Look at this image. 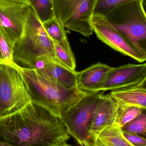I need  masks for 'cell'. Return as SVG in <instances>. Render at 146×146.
I'll list each match as a JSON object with an SVG mask.
<instances>
[{
	"label": "cell",
	"mask_w": 146,
	"mask_h": 146,
	"mask_svg": "<svg viewBox=\"0 0 146 146\" xmlns=\"http://www.w3.org/2000/svg\"><path fill=\"white\" fill-rule=\"evenodd\" d=\"M104 92H89L60 117L68 134L76 140L78 145H84L88 142V128Z\"/></svg>",
	"instance_id": "cell-5"
},
{
	"label": "cell",
	"mask_w": 146,
	"mask_h": 146,
	"mask_svg": "<svg viewBox=\"0 0 146 146\" xmlns=\"http://www.w3.org/2000/svg\"><path fill=\"white\" fill-rule=\"evenodd\" d=\"M44 59L59 63L56 57L54 42L45 32L42 22L33 9L29 6L25 10L22 35L14 47L13 59L26 67L33 68L37 62Z\"/></svg>",
	"instance_id": "cell-3"
},
{
	"label": "cell",
	"mask_w": 146,
	"mask_h": 146,
	"mask_svg": "<svg viewBox=\"0 0 146 146\" xmlns=\"http://www.w3.org/2000/svg\"><path fill=\"white\" fill-rule=\"evenodd\" d=\"M123 133L146 135V110L121 128Z\"/></svg>",
	"instance_id": "cell-21"
},
{
	"label": "cell",
	"mask_w": 146,
	"mask_h": 146,
	"mask_svg": "<svg viewBox=\"0 0 146 146\" xmlns=\"http://www.w3.org/2000/svg\"><path fill=\"white\" fill-rule=\"evenodd\" d=\"M0 146H16L12 144H9L0 139Z\"/></svg>",
	"instance_id": "cell-26"
},
{
	"label": "cell",
	"mask_w": 146,
	"mask_h": 146,
	"mask_svg": "<svg viewBox=\"0 0 146 146\" xmlns=\"http://www.w3.org/2000/svg\"><path fill=\"white\" fill-rule=\"evenodd\" d=\"M135 0H98L95 7V13L104 14L117 7Z\"/></svg>",
	"instance_id": "cell-22"
},
{
	"label": "cell",
	"mask_w": 146,
	"mask_h": 146,
	"mask_svg": "<svg viewBox=\"0 0 146 146\" xmlns=\"http://www.w3.org/2000/svg\"><path fill=\"white\" fill-rule=\"evenodd\" d=\"M125 138L135 146H146V138L138 135L123 133Z\"/></svg>",
	"instance_id": "cell-23"
},
{
	"label": "cell",
	"mask_w": 146,
	"mask_h": 146,
	"mask_svg": "<svg viewBox=\"0 0 146 146\" xmlns=\"http://www.w3.org/2000/svg\"><path fill=\"white\" fill-rule=\"evenodd\" d=\"M96 142H98L100 145L101 146H110L108 145H106V144H103V143H101V142H99L98 141H97Z\"/></svg>",
	"instance_id": "cell-28"
},
{
	"label": "cell",
	"mask_w": 146,
	"mask_h": 146,
	"mask_svg": "<svg viewBox=\"0 0 146 146\" xmlns=\"http://www.w3.org/2000/svg\"><path fill=\"white\" fill-rule=\"evenodd\" d=\"M110 94L119 104L135 106L146 110V88L134 86L112 90Z\"/></svg>",
	"instance_id": "cell-14"
},
{
	"label": "cell",
	"mask_w": 146,
	"mask_h": 146,
	"mask_svg": "<svg viewBox=\"0 0 146 146\" xmlns=\"http://www.w3.org/2000/svg\"><path fill=\"white\" fill-rule=\"evenodd\" d=\"M19 71L32 103L40 106L60 117L68 108L89 92L67 88L40 75L34 68L21 66Z\"/></svg>",
	"instance_id": "cell-2"
},
{
	"label": "cell",
	"mask_w": 146,
	"mask_h": 146,
	"mask_svg": "<svg viewBox=\"0 0 146 146\" xmlns=\"http://www.w3.org/2000/svg\"><path fill=\"white\" fill-rule=\"evenodd\" d=\"M0 139L16 146H62L70 136L60 117L31 102L0 117Z\"/></svg>",
	"instance_id": "cell-1"
},
{
	"label": "cell",
	"mask_w": 146,
	"mask_h": 146,
	"mask_svg": "<svg viewBox=\"0 0 146 146\" xmlns=\"http://www.w3.org/2000/svg\"><path fill=\"white\" fill-rule=\"evenodd\" d=\"M98 0H54V15L68 30L87 37L94 32L92 19Z\"/></svg>",
	"instance_id": "cell-6"
},
{
	"label": "cell",
	"mask_w": 146,
	"mask_h": 146,
	"mask_svg": "<svg viewBox=\"0 0 146 146\" xmlns=\"http://www.w3.org/2000/svg\"><path fill=\"white\" fill-rule=\"evenodd\" d=\"M142 1L143 6H145L146 9V0H142Z\"/></svg>",
	"instance_id": "cell-29"
},
{
	"label": "cell",
	"mask_w": 146,
	"mask_h": 146,
	"mask_svg": "<svg viewBox=\"0 0 146 146\" xmlns=\"http://www.w3.org/2000/svg\"><path fill=\"white\" fill-rule=\"evenodd\" d=\"M146 77V62L113 68L107 73L99 92L138 86Z\"/></svg>",
	"instance_id": "cell-9"
},
{
	"label": "cell",
	"mask_w": 146,
	"mask_h": 146,
	"mask_svg": "<svg viewBox=\"0 0 146 146\" xmlns=\"http://www.w3.org/2000/svg\"><path fill=\"white\" fill-rule=\"evenodd\" d=\"M53 42L56 57L59 63L71 70H75V58L68 39L60 42Z\"/></svg>",
	"instance_id": "cell-16"
},
{
	"label": "cell",
	"mask_w": 146,
	"mask_h": 146,
	"mask_svg": "<svg viewBox=\"0 0 146 146\" xmlns=\"http://www.w3.org/2000/svg\"><path fill=\"white\" fill-rule=\"evenodd\" d=\"M29 1L30 6L42 23L55 16L54 0H29Z\"/></svg>",
	"instance_id": "cell-19"
},
{
	"label": "cell",
	"mask_w": 146,
	"mask_h": 146,
	"mask_svg": "<svg viewBox=\"0 0 146 146\" xmlns=\"http://www.w3.org/2000/svg\"><path fill=\"white\" fill-rule=\"evenodd\" d=\"M97 141L110 146H135L125 138L121 128L115 125L103 130Z\"/></svg>",
	"instance_id": "cell-15"
},
{
	"label": "cell",
	"mask_w": 146,
	"mask_h": 146,
	"mask_svg": "<svg viewBox=\"0 0 146 146\" xmlns=\"http://www.w3.org/2000/svg\"><path fill=\"white\" fill-rule=\"evenodd\" d=\"M143 110L135 106L122 105L119 104L117 116L114 125L119 127H122L125 124L140 115Z\"/></svg>",
	"instance_id": "cell-20"
},
{
	"label": "cell",
	"mask_w": 146,
	"mask_h": 146,
	"mask_svg": "<svg viewBox=\"0 0 146 146\" xmlns=\"http://www.w3.org/2000/svg\"><path fill=\"white\" fill-rule=\"evenodd\" d=\"M104 15L146 59V13L142 0L127 3Z\"/></svg>",
	"instance_id": "cell-4"
},
{
	"label": "cell",
	"mask_w": 146,
	"mask_h": 146,
	"mask_svg": "<svg viewBox=\"0 0 146 146\" xmlns=\"http://www.w3.org/2000/svg\"><path fill=\"white\" fill-rule=\"evenodd\" d=\"M10 3L30 6L29 0H3Z\"/></svg>",
	"instance_id": "cell-24"
},
{
	"label": "cell",
	"mask_w": 146,
	"mask_h": 146,
	"mask_svg": "<svg viewBox=\"0 0 146 146\" xmlns=\"http://www.w3.org/2000/svg\"><path fill=\"white\" fill-rule=\"evenodd\" d=\"M42 25L45 32L53 42H60L68 39L63 24L55 16L43 22Z\"/></svg>",
	"instance_id": "cell-17"
},
{
	"label": "cell",
	"mask_w": 146,
	"mask_h": 146,
	"mask_svg": "<svg viewBox=\"0 0 146 146\" xmlns=\"http://www.w3.org/2000/svg\"><path fill=\"white\" fill-rule=\"evenodd\" d=\"M138 86H139L141 87L146 88V78H145V80H144L140 84V85Z\"/></svg>",
	"instance_id": "cell-27"
},
{
	"label": "cell",
	"mask_w": 146,
	"mask_h": 146,
	"mask_svg": "<svg viewBox=\"0 0 146 146\" xmlns=\"http://www.w3.org/2000/svg\"><path fill=\"white\" fill-rule=\"evenodd\" d=\"M119 104L110 94H102L88 129V142H96L101 132L114 125Z\"/></svg>",
	"instance_id": "cell-10"
},
{
	"label": "cell",
	"mask_w": 146,
	"mask_h": 146,
	"mask_svg": "<svg viewBox=\"0 0 146 146\" xmlns=\"http://www.w3.org/2000/svg\"><path fill=\"white\" fill-rule=\"evenodd\" d=\"M93 31L100 40L113 49L127 56L138 62H143L146 59L141 55L117 30L112 27L103 14L94 12L92 19Z\"/></svg>",
	"instance_id": "cell-8"
},
{
	"label": "cell",
	"mask_w": 146,
	"mask_h": 146,
	"mask_svg": "<svg viewBox=\"0 0 146 146\" xmlns=\"http://www.w3.org/2000/svg\"><path fill=\"white\" fill-rule=\"evenodd\" d=\"M31 102L19 70L0 65V117L19 110Z\"/></svg>",
	"instance_id": "cell-7"
},
{
	"label": "cell",
	"mask_w": 146,
	"mask_h": 146,
	"mask_svg": "<svg viewBox=\"0 0 146 146\" xmlns=\"http://www.w3.org/2000/svg\"><path fill=\"white\" fill-rule=\"evenodd\" d=\"M40 75L57 82L67 88H79L77 83V73L62 64L48 59H44L37 62L34 66Z\"/></svg>",
	"instance_id": "cell-12"
},
{
	"label": "cell",
	"mask_w": 146,
	"mask_h": 146,
	"mask_svg": "<svg viewBox=\"0 0 146 146\" xmlns=\"http://www.w3.org/2000/svg\"><path fill=\"white\" fill-rule=\"evenodd\" d=\"M112 68L99 62L77 73L78 87L86 92H99L107 73Z\"/></svg>",
	"instance_id": "cell-13"
},
{
	"label": "cell",
	"mask_w": 146,
	"mask_h": 146,
	"mask_svg": "<svg viewBox=\"0 0 146 146\" xmlns=\"http://www.w3.org/2000/svg\"><path fill=\"white\" fill-rule=\"evenodd\" d=\"M28 6L13 3L0 7V27L14 47L22 35Z\"/></svg>",
	"instance_id": "cell-11"
},
{
	"label": "cell",
	"mask_w": 146,
	"mask_h": 146,
	"mask_svg": "<svg viewBox=\"0 0 146 146\" xmlns=\"http://www.w3.org/2000/svg\"><path fill=\"white\" fill-rule=\"evenodd\" d=\"M84 146H101L97 142H92V141H89V142H87L86 143Z\"/></svg>",
	"instance_id": "cell-25"
},
{
	"label": "cell",
	"mask_w": 146,
	"mask_h": 146,
	"mask_svg": "<svg viewBox=\"0 0 146 146\" xmlns=\"http://www.w3.org/2000/svg\"><path fill=\"white\" fill-rule=\"evenodd\" d=\"M14 46L0 27V65L10 66L19 70V66L13 59Z\"/></svg>",
	"instance_id": "cell-18"
},
{
	"label": "cell",
	"mask_w": 146,
	"mask_h": 146,
	"mask_svg": "<svg viewBox=\"0 0 146 146\" xmlns=\"http://www.w3.org/2000/svg\"><path fill=\"white\" fill-rule=\"evenodd\" d=\"M62 146H72L71 145H68V144H65V145H63ZM84 146V145H78L77 146Z\"/></svg>",
	"instance_id": "cell-30"
}]
</instances>
